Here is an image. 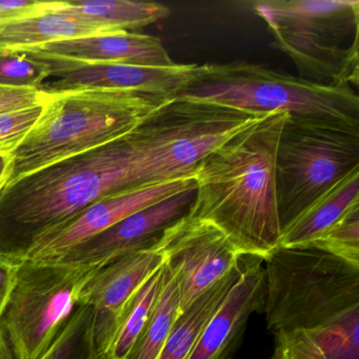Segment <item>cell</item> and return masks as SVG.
<instances>
[{
  "label": "cell",
  "instance_id": "cell-27",
  "mask_svg": "<svg viewBox=\"0 0 359 359\" xmlns=\"http://www.w3.org/2000/svg\"><path fill=\"white\" fill-rule=\"evenodd\" d=\"M272 359H331L309 332L302 330L276 334Z\"/></svg>",
  "mask_w": 359,
  "mask_h": 359
},
{
  "label": "cell",
  "instance_id": "cell-12",
  "mask_svg": "<svg viewBox=\"0 0 359 359\" xmlns=\"http://www.w3.org/2000/svg\"><path fill=\"white\" fill-rule=\"evenodd\" d=\"M163 264L154 247L123 254L102 264L83 289L81 302L93 310L98 359L108 352L117 327L144 281Z\"/></svg>",
  "mask_w": 359,
  "mask_h": 359
},
{
  "label": "cell",
  "instance_id": "cell-3",
  "mask_svg": "<svg viewBox=\"0 0 359 359\" xmlns=\"http://www.w3.org/2000/svg\"><path fill=\"white\" fill-rule=\"evenodd\" d=\"M253 10L289 56L299 79L325 86H358L359 1L266 0Z\"/></svg>",
  "mask_w": 359,
  "mask_h": 359
},
{
  "label": "cell",
  "instance_id": "cell-16",
  "mask_svg": "<svg viewBox=\"0 0 359 359\" xmlns=\"http://www.w3.org/2000/svg\"><path fill=\"white\" fill-rule=\"evenodd\" d=\"M43 14L66 16L79 22L97 24L123 32H135L165 20L171 14L167 6L131 0L47 1Z\"/></svg>",
  "mask_w": 359,
  "mask_h": 359
},
{
  "label": "cell",
  "instance_id": "cell-14",
  "mask_svg": "<svg viewBox=\"0 0 359 359\" xmlns=\"http://www.w3.org/2000/svg\"><path fill=\"white\" fill-rule=\"evenodd\" d=\"M262 262V258L243 255L241 276L205 325L188 359H224L249 317L264 306Z\"/></svg>",
  "mask_w": 359,
  "mask_h": 359
},
{
  "label": "cell",
  "instance_id": "cell-15",
  "mask_svg": "<svg viewBox=\"0 0 359 359\" xmlns=\"http://www.w3.org/2000/svg\"><path fill=\"white\" fill-rule=\"evenodd\" d=\"M22 52L81 62L144 67H172L175 65L161 39L136 32L62 39L39 47L25 48L13 53Z\"/></svg>",
  "mask_w": 359,
  "mask_h": 359
},
{
  "label": "cell",
  "instance_id": "cell-4",
  "mask_svg": "<svg viewBox=\"0 0 359 359\" xmlns=\"http://www.w3.org/2000/svg\"><path fill=\"white\" fill-rule=\"evenodd\" d=\"M266 327L313 331L359 308V268L314 248H281L264 259Z\"/></svg>",
  "mask_w": 359,
  "mask_h": 359
},
{
  "label": "cell",
  "instance_id": "cell-18",
  "mask_svg": "<svg viewBox=\"0 0 359 359\" xmlns=\"http://www.w3.org/2000/svg\"><path fill=\"white\" fill-rule=\"evenodd\" d=\"M97 24L79 22L55 14L26 16L0 22V54L25 48L39 47L51 41L121 33Z\"/></svg>",
  "mask_w": 359,
  "mask_h": 359
},
{
  "label": "cell",
  "instance_id": "cell-17",
  "mask_svg": "<svg viewBox=\"0 0 359 359\" xmlns=\"http://www.w3.org/2000/svg\"><path fill=\"white\" fill-rule=\"evenodd\" d=\"M359 203V169L342 178L281 231V248L310 245Z\"/></svg>",
  "mask_w": 359,
  "mask_h": 359
},
{
  "label": "cell",
  "instance_id": "cell-5",
  "mask_svg": "<svg viewBox=\"0 0 359 359\" xmlns=\"http://www.w3.org/2000/svg\"><path fill=\"white\" fill-rule=\"evenodd\" d=\"M266 115L174 98L129 133L140 187L193 176L210 153Z\"/></svg>",
  "mask_w": 359,
  "mask_h": 359
},
{
  "label": "cell",
  "instance_id": "cell-25",
  "mask_svg": "<svg viewBox=\"0 0 359 359\" xmlns=\"http://www.w3.org/2000/svg\"><path fill=\"white\" fill-rule=\"evenodd\" d=\"M43 112V106L0 112V157L9 161Z\"/></svg>",
  "mask_w": 359,
  "mask_h": 359
},
{
  "label": "cell",
  "instance_id": "cell-2",
  "mask_svg": "<svg viewBox=\"0 0 359 359\" xmlns=\"http://www.w3.org/2000/svg\"><path fill=\"white\" fill-rule=\"evenodd\" d=\"M43 112L7 161L0 190L43 168L131 132L174 98L131 90L49 93Z\"/></svg>",
  "mask_w": 359,
  "mask_h": 359
},
{
  "label": "cell",
  "instance_id": "cell-29",
  "mask_svg": "<svg viewBox=\"0 0 359 359\" xmlns=\"http://www.w3.org/2000/svg\"><path fill=\"white\" fill-rule=\"evenodd\" d=\"M22 260L0 254V320L15 287Z\"/></svg>",
  "mask_w": 359,
  "mask_h": 359
},
{
  "label": "cell",
  "instance_id": "cell-10",
  "mask_svg": "<svg viewBox=\"0 0 359 359\" xmlns=\"http://www.w3.org/2000/svg\"><path fill=\"white\" fill-rule=\"evenodd\" d=\"M153 247L177 281L180 312L228 275L241 256L219 229L188 214L168 226Z\"/></svg>",
  "mask_w": 359,
  "mask_h": 359
},
{
  "label": "cell",
  "instance_id": "cell-26",
  "mask_svg": "<svg viewBox=\"0 0 359 359\" xmlns=\"http://www.w3.org/2000/svg\"><path fill=\"white\" fill-rule=\"evenodd\" d=\"M45 79L43 69L24 54H0V86L39 90Z\"/></svg>",
  "mask_w": 359,
  "mask_h": 359
},
{
  "label": "cell",
  "instance_id": "cell-1",
  "mask_svg": "<svg viewBox=\"0 0 359 359\" xmlns=\"http://www.w3.org/2000/svg\"><path fill=\"white\" fill-rule=\"evenodd\" d=\"M289 113L272 112L210 153L193 172L188 215L228 237L239 255L262 260L280 247L275 155Z\"/></svg>",
  "mask_w": 359,
  "mask_h": 359
},
{
  "label": "cell",
  "instance_id": "cell-30",
  "mask_svg": "<svg viewBox=\"0 0 359 359\" xmlns=\"http://www.w3.org/2000/svg\"><path fill=\"white\" fill-rule=\"evenodd\" d=\"M45 3L39 0H0V22L41 15Z\"/></svg>",
  "mask_w": 359,
  "mask_h": 359
},
{
  "label": "cell",
  "instance_id": "cell-6",
  "mask_svg": "<svg viewBox=\"0 0 359 359\" xmlns=\"http://www.w3.org/2000/svg\"><path fill=\"white\" fill-rule=\"evenodd\" d=\"M180 98L255 114L287 112L359 126V98L352 87L325 86L258 65H209Z\"/></svg>",
  "mask_w": 359,
  "mask_h": 359
},
{
  "label": "cell",
  "instance_id": "cell-20",
  "mask_svg": "<svg viewBox=\"0 0 359 359\" xmlns=\"http://www.w3.org/2000/svg\"><path fill=\"white\" fill-rule=\"evenodd\" d=\"M165 264L140 287L126 310L102 359H127L146 327L165 280Z\"/></svg>",
  "mask_w": 359,
  "mask_h": 359
},
{
  "label": "cell",
  "instance_id": "cell-13",
  "mask_svg": "<svg viewBox=\"0 0 359 359\" xmlns=\"http://www.w3.org/2000/svg\"><path fill=\"white\" fill-rule=\"evenodd\" d=\"M195 195L196 187L144 208L81 243L60 262L102 266L123 254L153 247L168 226L189 213Z\"/></svg>",
  "mask_w": 359,
  "mask_h": 359
},
{
  "label": "cell",
  "instance_id": "cell-11",
  "mask_svg": "<svg viewBox=\"0 0 359 359\" xmlns=\"http://www.w3.org/2000/svg\"><path fill=\"white\" fill-rule=\"evenodd\" d=\"M194 187V178L188 176L106 197L35 241L22 260L37 264L60 262L69 252L128 216Z\"/></svg>",
  "mask_w": 359,
  "mask_h": 359
},
{
  "label": "cell",
  "instance_id": "cell-28",
  "mask_svg": "<svg viewBox=\"0 0 359 359\" xmlns=\"http://www.w3.org/2000/svg\"><path fill=\"white\" fill-rule=\"evenodd\" d=\"M50 94L34 88L0 86V112L43 106Z\"/></svg>",
  "mask_w": 359,
  "mask_h": 359
},
{
  "label": "cell",
  "instance_id": "cell-23",
  "mask_svg": "<svg viewBox=\"0 0 359 359\" xmlns=\"http://www.w3.org/2000/svg\"><path fill=\"white\" fill-rule=\"evenodd\" d=\"M306 248L325 252L359 268V203Z\"/></svg>",
  "mask_w": 359,
  "mask_h": 359
},
{
  "label": "cell",
  "instance_id": "cell-22",
  "mask_svg": "<svg viewBox=\"0 0 359 359\" xmlns=\"http://www.w3.org/2000/svg\"><path fill=\"white\" fill-rule=\"evenodd\" d=\"M43 359H98L92 308L81 302Z\"/></svg>",
  "mask_w": 359,
  "mask_h": 359
},
{
  "label": "cell",
  "instance_id": "cell-24",
  "mask_svg": "<svg viewBox=\"0 0 359 359\" xmlns=\"http://www.w3.org/2000/svg\"><path fill=\"white\" fill-rule=\"evenodd\" d=\"M331 359H359V308L337 320L306 331Z\"/></svg>",
  "mask_w": 359,
  "mask_h": 359
},
{
  "label": "cell",
  "instance_id": "cell-7",
  "mask_svg": "<svg viewBox=\"0 0 359 359\" xmlns=\"http://www.w3.org/2000/svg\"><path fill=\"white\" fill-rule=\"evenodd\" d=\"M359 169V126L287 115L275 155L281 231L334 184Z\"/></svg>",
  "mask_w": 359,
  "mask_h": 359
},
{
  "label": "cell",
  "instance_id": "cell-32",
  "mask_svg": "<svg viewBox=\"0 0 359 359\" xmlns=\"http://www.w3.org/2000/svg\"><path fill=\"white\" fill-rule=\"evenodd\" d=\"M6 165H7V161L4 157H0V175L3 174L4 170H5Z\"/></svg>",
  "mask_w": 359,
  "mask_h": 359
},
{
  "label": "cell",
  "instance_id": "cell-8",
  "mask_svg": "<svg viewBox=\"0 0 359 359\" xmlns=\"http://www.w3.org/2000/svg\"><path fill=\"white\" fill-rule=\"evenodd\" d=\"M100 266L22 260L0 320L15 359H43Z\"/></svg>",
  "mask_w": 359,
  "mask_h": 359
},
{
  "label": "cell",
  "instance_id": "cell-21",
  "mask_svg": "<svg viewBox=\"0 0 359 359\" xmlns=\"http://www.w3.org/2000/svg\"><path fill=\"white\" fill-rule=\"evenodd\" d=\"M165 280L154 310L127 359H156L180 315L177 281L165 264Z\"/></svg>",
  "mask_w": 359,
  "mask_h": 359
},
{
  "label": "cell",
  "instance_id": "cell-19",
  "mask_svg": "<svg viewBox=\"0 0 359 359\" xmlns=\"http://www.w3.org/2000/svg\"><path fill=\"white\" fill-rule=\"evenodd\" d=\"M243 255L238 264L224 278L205 290L178 315L156 359H188L203 329L226 299L241 276Z\"/></svg>",
  "mask_w": 359,
  "mask_h": 359
},
{
  "label": "cell",
  "instance_id": "cell-9",
  "mask_svg": "<svg viewBox=\"0 0 359 359\" xmlns=\"http://www.w3.org/2000/svg\"><path fill=\"white\" fill-rule=\"evenodd\" d=\"M18 54H24L43 69L46 79L39 90L46 93L77 89H115L176 98L209 70V65L144 67L81 62L30 52Z\"/></svg>",
  "mask_w": 359,
  "mask_h": 359
},
{
  "label": "cell",
  "instance_id": "cell-31",
  "mask_svg": "<svg viewBox=\"0 0 359 359\" xmlns=\"http://www.w3.org/2000/svg\"><path fill=\"white\" fill-rule=\"evenodd\" d=\"M0 359H15L1 329H0Z\"/></svg>",
  "mask_w": 359,
  "mask_h": 359
}]
</instances>
